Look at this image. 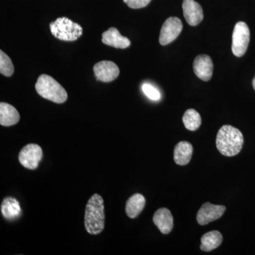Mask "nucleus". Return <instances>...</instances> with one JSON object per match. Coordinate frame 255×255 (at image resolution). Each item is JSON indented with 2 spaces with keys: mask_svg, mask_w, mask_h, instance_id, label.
I'll use <instances>...</instances> for the list:
<instances>
[{
  "mask_svg": "<svg viewBox=\"0 0 255 255\" xmlns=\"http://www.w3.org/2000/svg\"><path fill=\"white\" fill-rule=\"evenodd\" d=\"M85 227L87 232L97 236L105 227V203L100 194L91 196L86 206L85 214Z\"/></svg>",
  "mask_w": 255,
  "mask_h": 255,
  "instance_id": "nucleus-1",
  "label": "nucleus"
},
{
  "mask_svg": "<svg viewBox=\"0 0 255 255\" xmlns=\"http://www.w3.org/2000/svg\"><path fill=\"white\" fill-rule=\"evenodd\" d=\"M244 139L239 129L226 125L221 128L216 137V147L223 155L233 157L242 150Z\"/></svg>",
  "mask_w": 255,
  "mask_h": 255,
  "instance_id": "nucleus-2",
  "label": "nucleus"
},
{
  "mask_svg": "<svg viewBox=\"0 0 255 255\" xmlns=\"http://www.w3.org/2000/svg\"><path fill=\"white\" fill-rule=\"evenodd\" d=\"M36 90L43 98L56 104H63L68 99V94L55 79L48 75H40L36 83Z\"/></svg>",
  "mask_w": 255,
  "mask_h": 255,
  "instance_id": "nucleus-3",
  "label": "nucleus"
},
{
  "mask_svg": "<svg viewBox=\"0 0 255 255\" xmlns=\"http://www.w3.org/2000/svg\"><path fill=\"white\" fill-rule=\"evenodd\" d=\"M53 36L64 41H75L82 36L83 29L80 24L74 23L67 17L57 18L50 23Z\"/></svg>",
  "mask_w": 255,
  "mask_h": 255,
  "instance_id": "nucleus-4",
  "label": "nucleus"
},
{
  "mask_svg": "<svg viewBox=\"0 0 255 255\" xmlns=\"http://www.w3.org/2000/svg\"><path fill=\"white\" fill-rule=\"evenodd\" d=\"M251 38V32L246 23L240 21L236 23L233 30L232 51L237 57H242L246 53Z\"/></svg>",
  "mask_w": 255,
  "mask_h": 255,
  "instance_id": "nucleus-5",
  "label": "nucleus"
},
{
  "mask_svg": "<svg viewBox=\"0 0 255 255\" xmlns=\"http://www.w3.org/2000/svg\"><path fill=\"white\" fill-rule=\"evenodd\" d=\"M43 158V150L37 144H28L18 154V161L25 168L36 169Z\"/></svg>",
  "mask_w": 255,
  "mask_h": 255,
  "instance_id": "nucleus-6",
  "label": "nucleus"
},
{
  "mask_svg": "<svg viewBox=\"0 0 255 255\" xmlns=\"http://www.w3.org/2000/svg\"><path fill=\"white\" fill-rule=\"evenodd\" d=\"M183 28L182 21L177 17H169L164 21L161 28L159 41L162 46H166L174 41L180 34Z\"/></svg>",
  "mask_w": 255,
  "mask_h": 255,
  "instance_id": "nucleus-7",
  "label": "nucleus"
},
{
  "mask_svg": "<svg viewBox=\"0 0 255 255\" xmlns=\"http://www.w3.org/2000/svg\"><path fill=\"white\" fill-rule=\"evenodd\" d=\"M226 206L214 205L211 203H205L198 211L197 222L201 226H205L209 223L219 219L226 211Z\"/></svg>",
  "mask_w": 255,
  "mask_h": 255,
  "instance_id": "nucleus-8",
  "label": "nucleus"
},
{
  "mask_svg": "<svg viewBox=\"0 0 255 255\" xmlns=\"http://www.w3.org/2000/svg\"><path fill=\"white\" fill-rule=\"evenodd\" d=\"M93 70L97 80L103 82L114 81L120 73L119 67L114 62L107 60L96 64Z\"/></svg>",
  "mask_w": 255,
  "mask_h": 255,
  "instance_id": "nucleus-9",
  "label": "nucleus"
},
{
  "mask_svg": "<svg viewBox=\"0 0 255 255\" xmlns=\"http://www.w3.org/2000/svg\"><path fill=\"white\" fill-rule=\"evenodd\" d=\"M193 68L196 76L203 81H209L212 78L214 64L209 55H198L194 60Z\"/></svg>",
  "mask_w": 255,
  "mask_h": 255,
  "instance_id": "nucleus-10",
  "label": "nucleus"
},
{
  "mask_svg": "<svg viewBox=\"0 0 255 255\" xmlns=\"http://www.w3.org/2000/svg\"><path fill=\"white\" fill-rule=\"evenodd\" d=\"M182 9L184 18L190 26H195L202 21L204 18L202 7L194 0H184Z\"/></svg>",
  "mask_w": 255,
  "mask_h": 255,
  "instance_id": "nucleus-11",
  "label": "nucleus"
},
{
  "mask_svg": "<svg viewBox=\"0 0 255 255\" xmlns=\"http://www.w3.org/2000/svg\"><path fill=\"white\" fill-rule=\"evenodd\" d=\"M102 43L107 46L114 47L116 48L125 49L128 48L130 41L127 37H124L119 33L118 29L112 27L102 33Z\"/></svg>",
  "mask_w": 255,
  "mask_h": 255,
  "instance_id": "nucleus-12",
  "label": "nucleus"
},
{
  "mask_svg": "<svg viewBox=\"0 0 255 255\" xmlns=\"http://www.w3.org/2000/svg\"><path fill=\"white\" fill-rule=\"evenodd\" d=\"M154 224L159 228L162 234H168L174 226L173 216L166 208L157 210L153 216Z\"/></svg>",
  "mask_w": 255,
  "mask_h": 255,
  "instance_id": "nucleus-13",
  "label": "nucleus"
},
{
  "mask_svg": "<svg viewBox=\"0 0 255 255\" xmlns=\"http://www.w3.org/2000/svg\"><path fill=\"white\" fill-rule=\"evenodd\" d=\"M20 115L13 106L4 102L0 103V124L3 127H11L18 123Z\"/></svg>",
  "mask_w": 255,
  "mask_h": 255,
  "instance_id": "nucleus-14",
  "label": "nucleus"
},
{
  "mask_svg": "<svg viewBox=\"0 0 255 255\" xmlns=\"http://www.w3.org/2000/svg\"><path fill=\"white\" fill-rule=\"evenodd\" d=\"M192 153L193 147L191 143L187 141L179 142L174 148V162L179 165H186L191 160Z\"/></svg>",
  "mask_w": 255,
  "mask_h": 255,
  "instance_id": "nucleus-15",
  "label": "nucleus"
},
{
  "mask_svg": "<svg viewBox=\"0 0 255 255\" xmlns=\"http://www.w3.org/2000/svg\"><path fill=\"white\" fill-rule=\"evenodd\" d=\"M145 205V199L142 194L130 196L126 205V213L130 219H135L142 212Z\"/></svg>",
  "mask_w": 255,
  "mask_h": 255,
  "instance_id": "nucleus-16",
  "label": "nucleus"
},
{
  "mask_svg": "<svg viewBox=\"0 0 255 255\" xmlns=\"http://www.w3.org/2000/svg\"><path fill=\"white\" fill-rule=\"evenodd\" d=\"M19 203L13 197H6L1 205V212L4 219L14 220L19 217L21 214Z\"/></svg>",
  "mask_w": 255,
  "mask_h": 255,
  "instance_id": "nucleus-17",
  "label": "nucleus"
},
{
  "mask_svg": "<svg viewBox=\"0 0 255 255\" xmlns=\"http://www.w3.org/2000/svg\"><path fill=\"white\" fill-rule=\"evenodd\" d=\"M223 241L222 234L218 231H210L201 237V251L211 252L219 248Z\"/></svg>",
  "mask_w": 255,
  "mask_h": 255,
  "instance_id": "nucleus-18",
  "label": "nucleus"
},
{
  "mask_svg": "<svg viewBox=\"0 0 255 255\" xmlns=\"http://www.w3.org/2000/svg\"><path fill=\"white\" fill-rule=\"evenodd\" d=\"M182 120L186 128L191 131L197 130L201 124L200 114L193 109L186 111Z\"/></svg>",
  "mask_w": 255,
  "mask_h": 255,
  "instance_id": "nucleus-19",
  "label": "nucleus"
},
{
  "mask_svg": "<svg viewBox=\"0 0 255 255\" xmlns=\"http://www.w3.org/2000/svg\"><path fill=\"white\" fill-rule=\"evenodd\" d=\"M14 72L12 61L2 50H0V73L6 77H11Z\"/></svg>",
  "mask_w": 255,
  "mask_h": 255,
  "instance_id": "nucleus-20",
  "label": "nucleus"
},
{
  "mask_svg": "<svg viewBox=\"0 0 255 255\" xmlns=\"http://www.w3.org/2000/svg\"><path fill=\"white\" fill-rule=\"evenodd\" d=\"M142 89L144 94L150 100L157 101L160 99V93H159L157 89L152 86V85L147 83L144 84L142 85Z\"/></svg>",
  "mask_w": 255,
  "mask_h": 255,
  "instance_id": "nucleus-21",
  "label": "nucleus"
},
{
  "mask_svg": "<svg viewBox=\"0 0 255 255\" xmlns=\"http://www.w3.org/2000/svg\"><path fill=\"white\" fill-rule=\"evenodd\" d=\"M151 0H128L127 5L131 9H140L147 6Z\"/></svg>",
  "mask_w": 255,
  "mask_h": 255,
  "instance_id": "nucleus-22",
  "label": "nucleus"
},
{
  "mask_svg": "<svg viewBox=\"0 0 255 255\" xmlns=\"http://www.w3.org/2000/svg\"><path fill=\"white\" fill-rule=\"evenodd\" d=\"M253 88H254L255 90V78H254V80H253Z\"/></svg>",
  "mask_w": 255,
  "mask_h": 255,
  "instance_id": "nucleus-23",
  "label": "nucleus"
},
{
  "mask_svg": "<svg viewBox=\"0 0 255 255\" xmlns=\"http://www.w3.org/2000/svg\"><path fill=\"white\" fill-rule=\"evenodd\" d=\"M128 0H124V2L126 3V4H127Z\"/></svg>",
  "mask_w": 255,
  "mask_h": 255,
  "instance_id": "nucleus-24",
  "label": "nucleus"
}]
</instances>
